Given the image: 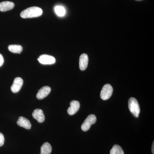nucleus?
I'll use <instances>...</instances> for the list:
<instances>
[{
  "mask_svg": "<svg viewBox=\"0 0 154 154\" xmlns=\"http://www.w3.org/2000/svg\"><path fill=\"white\" fill-rule=\"evenodd\" d=\"M43 11L41 8L37 7H32L25 9L20 14V16L24 19L35 18L40 17Z\"/></svg>",
  "mask_w": 154,
  "mask_h": 154,
  "instance_id": "nucleus-1",
  "label": "nucleus"
},
{
  "mask_svg": "<svg viewBox=\"0 0 154 154\" xmlns=\"http://www.w3.org/2000/svg\"><path fill=\"white\" fill-rule=\"evenodd\" d=\"M128 105L130 112L134 116L138 117L140 113V108L137 100L134 98H130L128 102Z\"/></svg>",
  "mask_w": 154,
  "mask_h": 154,
  "instance_id": "nucleus-2",
  "label": "nucleus"
},
{
  "mask_svg": "<svg viewBox=\"0 0 154 154\" xmlns=\"http://www.w3.org/2000/svg\"><path fill=\"white\" fill-rule=\"evenodd\" d=\"M113 87L109 84L103 86L100 94V97L102 100H106L110 98L113 94Z\"/></svg>",
  "mask_w": 154,
  "mask_h": 154,
  "instance_id": "nucleus-3",
  "label": "nucleus"
},
{
  "mask_svg": "<svg viewBox=\"0 0 154 154\" xmlns=\"http://www.w3.org/2000/svg\"><path fill=\"white\" fill-rule=\"evenodd\" d=\"M96 117L94 114L88 116L82 125V129L83 131H88L92 125L95 124L96 122Z\"/></svg>",
  "mask_w": 154,
  "mask_h": 154,
  "instance_id": "nucleus-4",
  "label": "nucleus"
},
{
  "mask_svg": "<svg viewBox=\"0 0 154 154\" xmlns=\"http://www.w3.org/2000/svg\"><path fill=\"white\" fill-rule=\"evenodd\" d=\"M38 60L40 63L44 65H51L55 63L56 60L55 58L52 56L43 54L39 57Z\"/></svg>",
  "mask_w": 154,
  "mask_h": 154,
  "instance_id": "nucleus-5",
  "label": "nucleus"
},
{
  "mask_svg": "<svg viewBox=\"0 0 154 154\" xmlns=\"http://www.w3.org/2000/svg\"><path fill=\"white\" fill-rule=\"evenodd\" d=\"M23 81L22 78L17 77L14 79V83L11 87V90L14 93H18L23 85Z\"/></svg>",
  "mask_w": 154,
  "mask_h": 154,
  "instance_id": "nucleus-6",
  "label": "nucleus"
},
{
  "mask_svg": "<svg viewBox=\"0 0 154 154\" xmlns=\"http://www.w3.org/2000/svg\"><path fill=\"white\" fill-rule=\"evenodd\" d=\"M70 106L68 109L67 112L69 115H73L75 114L79 109L80 103L79 101L73 100L70 102Z\"/></svg>",
  "mask_w": 154,
  "mask_h": 154,
  "instance_id": "nucleus-7",
  "label": "nucleus"
},
{
  "mask_svg": "<svg viewBox=\"0 0 154 154\" xmlns=\"http://www.w3.org/2000/svg\"><path fill=\"white\" fill-rule=\"evenodd\" d=\"M51 91V89L48 86L42 87L38 91L36 94V97L38 99H42L50 94Z\"/></svg>",
  "mask_w": 154,
  "mask_h": 154,
  "instance_id": "nucleus-8",
  "label": "nucleus"
},
{
  "mask_svg": "<svg viewBox=\"0 0 154 154\" xmlns=\"http://www.w3.org/2000/svg\"><path fill=\"white\" fill-rule=\"evenodd\" d=\"M32 116L33 118L36 119L39 123H42L45 119L44 113L41 109H35L32 113Z\"/></svg>",
  "mask_w": 154,
  "mask_h": 154,
  "instance_id": "nucleus-9",
  "label": "nucleus"
},
{
  "mask_svg": "<svg viewBox=\"0 0 154 154\" xmlns=\"http://www.w3.org/2000/svg\"><path fill=\"white\" fill-rule=\"evenodd\" d=\"M17 124L19 126L24 128L25 129H30L31 128V124L30 121L23 116L19 117L17 122Z\"/></svg>",
  "mask_w": 154,
  "mask_h": 154,
  "instance_id": "nucleus-10",
  "label": "nucleus"
},
{
  "mask_svg": "<svg viewBox=\"0 0 154 154\" xmlns=\"http://www.w3.org/2000/svg\"><path fill=\"white\" fill-rule=\"evenodd\" d=\"M88 57L86 54H83L79 59V68L82 71H84L88 66Z\"/></svg>",
  "mask_w": 154,
  "mask_h": 154,
  "instance_id": "nucleus-11",
  "label": "nucleus"
},
{
  "mask_svg": "<svg viewBox=\"0 0 154 154\" xmlns=\"http://www.w3.org/2000/svg\"><path fill=\"white\" fill-rule=\"evenodd\" d=\"M15 5L11 2H3L0 3V11L1 12H6L10 11L14 8Z\"/></svg>",
  "mask_w": 154,
  "mask_h": 154,
  "instance_id": "nucleus-12",
  "label": "nucleus"
},
{
  "mask_svg": "<svg viewBox=\"0 0 154 154\" xmlns=\"http://www.w3.org/2000/svg\"><path fill=\"white\" fill-rule=\"evenodd\" d=\"M52 151V147L50 144L45 143L42 146L40 154H50Z\"/></svg>",
  "mask_w": 154,
  "mask_h": 154,
  "instance_id": "nucleus-13",
  "label": "nucleus"
},
{
  "mask_svg": "<svg viewBox=\"0 0 154 154\" xmlns=\"http://www.w3.org/2000/svg\"><path fill=\"white\" fill-rule=\"evenodd\" d=\"M8 49L11 52L14 53L20 54L22 52L23 48L18 45H11L8 46Z\"/></svg>",
  "mask_w": 154,
  "mask_h": 154,
  "instance_id": "nucleus-14",
  "label": "nucleus"
},
{
  "mask_svg": "<svg viewBox=\"0 0 154 154\" xmlns=\"http://www.w3.org/2000/svg\"><path fill=\"white\" fill-rule=\"evenodd\" d=\"M56 14L59 17H63L66 14V10L64 7L61 6H57L54 8Z\"/></svg>",
  "mask_w": 154,
  "mask_h": 154,
  "instance_id": "nucleus-15",
  "label": "nucleus"
},
{
  "mask_svg": "<svg viewBox=\"0 0 154 154\" xmlns=\"http://www.w3.org/2000/svg\"><path fill=\"white\" fill-rule=\"evenodd\" d=\"M110 154H124V153L120 146L115 145L110 150Z\"/></svg>",
  "mask_w": 154,
  "mask_h": 154,
  "instance_id": "nucleus-16",
  "label": "nucleus"
},
{
  "mask_svg": "<svg viewBox=\"0 0 154 154\" xmlns=\"http://www.w3.org/2000/svg\"><path fill=\"white\" fill-rule=\"evenodd\" d=\"M5 143V137L4 135L0 132V147L2 146Z\"/></svg>",
  "mask_w": 154,
  "mask_h": 154,
  "instance_id": "nucleus-17",
  "label": "nucleus"
},
{
  "mask_svg": "<svg viewBox=\"0 0 154 154\" xmlns=\"http://www.w3.org/2000/svg\"><path fill=\"white\" fill-rule=\"evenodd\" d=\"M4 63V59L2 55L0 54V67L3 65Z\"/></svg>",
  "mask_w": 154,
  "mask_h": 154,
  "instance_id": "nucleus-18",
  "label": "nucleus"
},
{
  "mask_svg": "<svg viewBox=\"0 0 154 154\" xmlns=\"http://www.w3.org/2000/svg\"><path fill=\"white\" fill-rule=\"evenodd\" d=\"M152 154H154V142H153L152 145Z\"/></svg>",
  "mask_w": 154,
  "mask_h": 154,
  "instance_id": "nucleus-19",
  "label": "nucleus"
},
{
  "mask_svg": "<svg viewBox=\"0 0 154 154\" xmlns=\"http://www.w3.org/2000/svg\"><path fill=\"white\" fill-rule=\"evenodd\" d=\"M137 1H141V0H137Z\"/></svg>",
  "mask_w": 154,
  "mask_h": 154,
  "instance_id": "nucleus-20",
  "label": "nucleus"
}]
</instances>
